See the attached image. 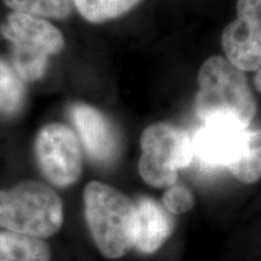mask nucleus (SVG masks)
I'll use <instances>...</instances> for the list:
<instances>
[{"mask_svg": "<svg viewBox=\"0 0 261 261\" xmlns=\"http://www.w3.org/2000/svg\"><path fill=\"white\" fill-rule=\"evenodd\" d=\"M24 99V83L12 65L0 57V115H16L23 108Z\"/></svg>", "mask_w": 261, "mask_h": 261, "instance_id": "obj_12", "label": "nucleus"}, {"mask_svg": "<svg viewBox=\"0 0 261 261\" xmlns=\"http://www.w3.org/2000/svg\"><path fill=\"white\" fill-rule=\"evenodd\" d=\"M138 234L135 248L142 254H154L167 242L174 230V219L154 198L142 196L136 202Z\"/></svg>", "mask_w": 261, "mask_h": 261, "instance_id": "obj_10", "label": "nucleus"}, {"mask_svg": "<svg viewBox=\"0 0 261 261\" xmlns=\"http://www.w3.org/2000/svg\"><path fill=\"white\" fill-rule=\"evenodd\" d=\"M237 14L223 33L225 55L237 69L256 71L261 63V0H237Z\"/></svg>", "mask_w": 261, "mask_h": 261, "instance_id": "obj_7", "label": "nucleus"}, {"mask_svg": "<svg viewBox=\"0 0 261 261\" xmlns=\"http://www.w3.org/2000/svg\"><path fill=\"white\" fill-rule=\"evenodd\" d=\"M261 135L259 129H252L248 145L242 155L227 169L238 180L253 184L261 175Z\"/></svg>", "mask_w": 261, "mask_h": 261, "instance_id": "obj_15", "label": "nucleus"}, {"mask_svg": "<svg viewBox=\"0 0 261 261\" xmlns=\"http://www.w3.org/2000/svg\"><path fill=\"white\" fill-rule=\"evenodd\" d=\"M255 86L257 91H260V70H257V73L255 75Z\"/></svg>", "mask_w": 261, "mask_h": 261, "instance_id": "obj_17", "label": "nucleus"}, {"mask_svg": "<svg viewBox=\"0 0 261 261\" xmlns=\"http://www.w3.org/2000/svg\"><path fill=\"white\" fill-rule=\"evenodd\" d=\"M14 12L40 18L64 19L69 17L73 0H3Z\"/></svg>", "mask_w": 261, "mask_h": 261, "instance_id": "obj_14", "label": "nucleus"}, {"mask_svg": "<svg viewBox=\"0 0 261 261\" xmlns=\"http://www.w3.org/2000/svg\"><path fill=\"white\" fill-rule=\"evenodd\" d=\"M163 208L173 214H182L189 212L195 205L192 192L184 185H172L166 191L162 198Z\"/></svg>", "mask_w": 261, "mask_h": 261, "instance_id": "obj_16", "label": "nucleus"}, {"mask_svg": "<svg viewBox=\"0 0 261 261\" xmlns=\"http://www.w3.org/2000/svg\"><path fill=\"white\" fill-rule=\"evenodd\" d=\"M39 169L52 185L68 188L79 180L83 172L80 142L69 127L52 122L39 130L34 142Z\"/></svg>", "mask_w": 261, "mask_h": 261, "instance_id": "obj_6", "label": "nucleus"}, {"mask_svg": "<svg viewBox=\"0 0 261 261\" xmlns=\"http://www.w3.org/2000/svg\"><path fill=\"white\" fill-rule=\"evenodd\" d=\"M11 45V65L23 83L40 80L46 73L48 58L64 47L61 31L47 19L11 11L0 27Z\"/></svg>", "mask_w": 261, "mask_h": 261, "instance_id": "obj_4", "label": "nucleus"}, {"mask_svg": "<svg viewBox=\"0 0 261 261\" xmlns=\"http://www.w3.org/2000/svg\"><path fill=\"white\" fill-rule=\"evenodd\" d=\"M256 112L243 71L225 58H208L198 73L196 113L205 122L225 121L248 128Z\"/></svg>", "mask_w": 261, "mask_h": 261, "instance_id": "obj_1", "label": "nucleus"}, {"mask_svg": "<svg viewBox=\"0 0 261 261\" xmlns=\"http://www.w3.org/2000/svg\"><path fill=\"white\" fill-rule=\"evenodd\" d=\"M71 119L87 154L94 162L110 165L120 155V139L112 122L96 108L76 104L71 108Z\"/></svg>", "mask_w": 261, "mask_h": 261, "instance_id": "obj_9", "label": "nucleus"}, {"mask_svg": "<svg viewBox=\"0 0 261 261\" xmlns=\"http://www.w3.org/2000/svg\"><path fill=\"white\" fill-rule=\"evenodd\" d=\"M0 261H51L50 246L44 240L0 231Z\"/></svg>", "mask_w": 261, "mask_h": 261, "instance_id": "obj_11", "label": "nucleus"}, {"mask_svg": "<svg viewBox=\"0 0 261 261\" xmlns=\"http://www.w3.org/2000/svg\"><path fill=\"white\" fill-rule=\"evenodd\" d=\"M139 174L154 188H169L177 182L179 169L194 160L191 137L184 129L165 122L146 127L140 137Z\"/></svg>", "mask_w": 261, "mask_h": 261, "instance_id": "obj_5", "label": "nucleus"}, {"mask_svg": "<svg viewBox=\"0 0 261 261\" xmlns=\"http://www.w3.org/2000/svg\"><path fill=\"white\" fill-rule=\"evenodd\" d=\"M252 129L225 121L205 122L192 139L194 158L211 168H228L246 150Z\"/></svg>", "mask_w": 261, "mask_h": 261, "instance_id": "obj_8", "label": "nucleus"}, {"mask_svg": "<svg viewBox=\"0 0 261 261\" xmlns=\"http://www.w3.org/2000/svg\"><path fill=\"white\" fill-rule=\"evenodd\" d=\"M64 220L63 202L45 182L22 180L0 189V228L23 236L52 237Z\"/></svg>", "mask_w": 261, "mask_h": 261, "instance_id": "obj_3", "label": "nucleus"}, {"mask_svg": "<svg viewBox=\"0 0 261 261\" xmlns=\"http://www.w3.org/2000/svg\"><path fill=\"white\" fill-rule=\"evenodd\" d=\"M85 218L93 242L108 259H119L133 249L138 234L135 202L117 189L91 181L84 191Z\"/></svg>", "mask_w": 261, "mask_h": 261, "instance_id": "obj_2", "label": "nucleus"}, {"mask_svg": "<svg viewBox=\"0 0 261 261\" xmlns=\"http://www.w3.org/2000/svg\"><path fill=\"white\" fill-rule=\"evenodd\" d=\"M140 0H73V4L85 19L102 23L120 17L133 9Z\"/></svg>", "mask_w": 261, "mask_h": 261, "instance_id": "obj_13", "label": "nucleus"}]
</instances>
